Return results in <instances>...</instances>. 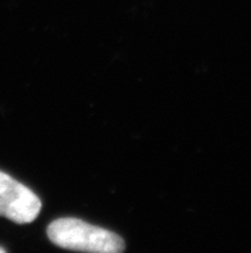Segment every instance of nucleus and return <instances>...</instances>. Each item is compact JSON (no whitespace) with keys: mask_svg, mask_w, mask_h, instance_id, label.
<instances>
[{"mask_svg":"<svg viewBox=\"0 0 251 253\" xmlns=\"http://www.w3.org/2000/svg\"><path fill=\"white\" fill-rule=\"evenodd\" d=\"M51 243L63 250L83 253H123L124 242L107 229L78 218H59L48 226Z\"/></svg>","mask_w":251,"mask_h":253,"instance_id":"nucleus-1","label":"nucleus"},{"mask_svg":"<svg viewBox=\"0 0 251 253\" xmlns=\"http://www.w3.org/2000/svg\"><path fill=\"white\" fill-rule=\"evenodd\" d=\"M41 211V202L27 186L0 171V216L17 224H30Z\"/></svg>","mask_w":251,"mask_h":253,"instance_id":"nucleus-2","label":"nucleus"},{"mask_svg":"<svg viewBox=\"0 0 251 253\" xmlns=\"http://www.w3.org/2000/svg\"><path fill=\"white\" fill-rule=\"evenodd\" d=\"M0 253H6V252H5V251H4V250H3V248L0 247Z\"/></svg>","mask_w":251,"mask_h":253,"instance_id":"nucleus-3","label":"nucleus"}]
</instances>
